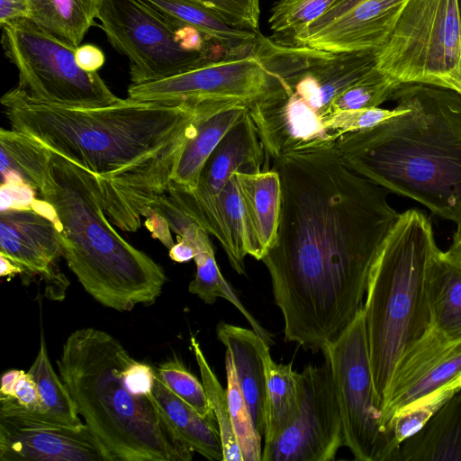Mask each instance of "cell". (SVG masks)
<instances>
[{
    "label": "cell",
    "mask_w": 461,
    "mask_h": 461,
    "mask_svg": "<svg viewBox=\"0 0 461 461\" xmlns=\"http://www.w3.org/2000/svg\"><path fill=\"white\" fill-rule=\"evenodd\" d=\"M281 182L276 235L261 259L285 339L314 353L363 306L374 263L400 213L387 192L354 172L333 144L274 159Z\"/></svg>",
    "instance_id": "6da1fadb"
},
{
    "label": "cell",
    "mask_w": 461,
    "mask_h": 461,
    "mask_svg": "<svg viewBox=\"0 0 461 461\" xmlns=\"http://www.w3.org/2000/svg\"><path fill=\"white\" fill-rule=\"evenodd\" d=\"M212 102L196 104L129 98L98 108L38 103L17 88L1 98L12 129L93 174L105 213L124 231L165 194L187 140Z\"/></svg>",
    "instance_id": "7a4b0ae2"
},
{
    "label": "cell",
    "mask_w": 461,
    "mask_h": 461,
    "mask_svg": "<svg viewBox=\"0 0 461 461\" xmlns=\"http://www.w3.org/2000/svg\"><path fill=\"white\" fill-rule=\"evenodd\" d=\"M391 100L399 114L342 135L335 149L354 172L461 230V95L435 85L402 84Z\"/></svg>",
    "instance_id": "3957f363"
},
{
    "label": "cell",
    "mask_w": 461,
    "mask_h": 461,
    "mask_svg": "<svg viewBox=\"0 0 461 461\" xmlns=\"http://www.w3.org/2000/svg\"><path fill=\"white\" fill-rule=\"evenodd\" d=\"M103 461H190L153 396L156 371L100 330L72 332L56 361Z\"/></svg>",
    "instance_id": "277c9868"
},
{
    "label": "cell",
    "mask_w": 461,
    "mask_h": 461,
    "mask_svg": "<svg viewBox=\"0 0 461 461\" xmlns=\"http://www.w3.org/2000/svg\"><path fill=\"white\" fill-rule=\"evenodd\" d=\"M50 151L38 194L53 209L69 269L105 307L130 312L153 304L167 280L164 268L113 229L96 177Z\"/></svg>",
    "instance_id": "5b68a950"
},
{
    "label": "cell",
    "mask_w": 461,
    "mask_h": 461,
    "mask_svg": "<svg viewBox=\"0 0 461 461\" xmlns=\"http://www.w3.org/2000/svg\"><path fill=\"white\" fill-rule=\"evenodd\" d=\"M437 249L428 216L409 209L400 213L370 271L363 310L381 411L400 357L431 327L427 271Z\"/></svg>",
    "instance_id": "8992f818"
},
{
    "label": "cell",
    "mask_w": 461,
    "mask_h": 461,
    "mask_svg": "<svg viewBox=\"0 0 461 461\" xmlns=\"http://www.w3.org/2000/svg\"><path fill=\"white\" fill-rule=\"evenodd\" d=\"M2 27V46L18 70V86L32 101L73 109L116 104L115 95L97 72L83 70L73 49L28 18Z\"/></svg>",
    "instance_id": "52a82bcc"
},
{
    "label": "cell",
    "mask_w": 461,
    "mask_h": 461,
    "mask_svg": "<svg viewBox=\"0 0 461 461\" xmlns=\"http://www.w3.org/2000/svg\"><path fill=\"white\" fill-rule=\"evenodd\" d=\"M461 64L457 0H408L375 67L399 84L448 87Z\"/></svg>",
    "instance_id": "ba28073f"
},
{
    "label": "cell",
    "mask_w": 461,
    "mask_h": 461,
    "mask_svg": "<svg viewBox=\"0 0 461 461\" xmlns=\"http://www.w3.org/2000/svg\"><path fill=\"white\" fill-rule=\"evenodd\" d=\"M321 351L331 370L345 447L358 461H393L399 447L384 425L377 402L363 306Z\"/></svg>",
    "instance_id": "9c48e42d"
},
{
    "label": "cell",
    "mask_w": 461,
    "mask_h": 461,
    "mask_svg": "<svg viewBox=\"0 0 461 461\" xmlns=\"http://www.w3.org/2000/svg\"><path fill=\"white\" fill-rule=\"evenodd\" d=\"M97 20L112 47L130 62L131 84H143L184 73L217 59L184 50L180 23L146 0H101Z\"/></svg>",
    "instance_id": "30bf717a"
},
{
    "label": "cell",
    "mask_w": 461,
    "mask_h": 461,
    "mask_svg": "<svg viewBox=\"0 0 461 461\" xmlns=\"http://www.w3.org/2000/svg\"><path fill=\"white\" fill-rule=\"evenodd\" d=\"M285 86V81L252 52L209 62L160 80L131 84L127 98L186 104L220 101L248 107Z\"/></svg>",
    "instance_id": "8fae6325"
},
{
    "label": "cell",
    "mask_w": 461,
    "mask_h": 461,
    "mask_svg": "<svg viewBox=\"0 0 461 461\" xmlns=\"http://www.w3.org/2000/svg\"><path fill=\"white\" fill-rule=\"evenodd\" d=\"M345 437L329 362L300 373V408L275 441L264 444L262 461H331Z\"/></svg>",
    "instance_id": "7c38bea8"
},
{
    "label": "cell",
    "mask_w": 461,
    "mask_h": 461,
    "mask_svg": "<svg viewBox=\"0 0 461 461\" xmlns=\"http://www.w3.org/2000/svg\"><path fill=\"white\" fill-rule=\"evenodd\" d=\"M408 0H339L292 42L339 54L379 50Z\"/></svg>",
    "instance_id": "4fadbf2b"
},
{
    "label": "cell",
    "mask_w": 461,
    "mask_h": 461,
    "mask_svg": "<svg viewBox=\"0 0 461 461\" xmlns=\"http://www.w3.org/2000/svg\"><path fill=\"white\" fill-rule=\"evenodd\" d=\"M447 386L461 388V339H451L430 327L394 368L382 410L385 429L398 411Z\"/></svg>",
    "instance_id": "5bb4252c"
},
{
    "label": "cell",
    "mask_w": 461,
    "mask_h": 461,
    "mask_svg": "<svg viewBox=\"0 0 461 461\" xmlns=\"http://www.w3.org/2000/svg\"><path fill=\"white\" fill-rule=\"evenodd\" d=\"M2 461H103L87 429L52 425L27 415L13 397L0 396Z\"/></svg>",
    "instance_id": "9a60e30c"
},
{
    "label": "cell",
    "mask_w": 461,
    "mask_h": 461,
    "mask_svg": "<svg viewBox=\"0 0 461 461\" xmlns=\"http://www.w3.org/2000/svg\"><path fill=\"white\" fill-rule=\"evenodd\" d=\"M0 255L19 266L22 275L44 280L49 299L66 296L68 281L57 266L63 256L60 237L49 215L33 208L1 211Z\"/></svg>",
    "instance_id": "2e32d148"
},
{
    "label": "cell",
    "mask_w": 461,
    "mask_h": 461,
    "mask_svg": "<svg viewBox=\"0 0 461 461\" xmlns=\"http://www.w3.org/2000/svg\"><path fill=\"white\" fill-rule=\"evenodd\" d=\"M267 153L247 113L229 130L205 161L197 185L187 191L169 182L166 194L194 221L208 209L235 172L262 171Z\"/></svg>",
    "instance_id": "e0dca14e"
},
{
    "label": "cell",
    "mask_w": 461,
    "mask_h": 461,
    "mask_svg": "<svg viewBox=\"0 0 461 461\" xmlns=\"http://www.w3.org/2000/svg\"><path fill=\"white\" fill-rule=\"evenodd\" d=\"M240 197L247 255L261 260L273 244L281 208V182L272 169L235 172Z\"/></svg>",
    "instance_id": "ac0fdd59"
},
{
    "label": "cell",
    "mask_w": 461,
    "mask_h": 461,
    "mask_svg": "<svg viewBox=\"0 0 461 461\" xmlns=\"http://www.w3.org/2000/svg\"><path fill=\"white\" fill-rule=\"evenodd\" d=\"M216 333L232 359L255 427L264 437L267 397L265 353L270 348V344L254 330L223 321L218 324Z\"/></svg>",
    "instance_id": "d6986e66"
},
{
    "label": "cell",
    "mask_w": 461,
    "mask_h": 461,
    "mask_svg": "<svg viewBox=\"0 0 461 461\" xmlns=\"http://www.w3.org/2000/svg\"><path fill=\"white\" fill-rule=\"evenodd\" d=\"M244 104L214 102L202 113L195 133L187 140L173 172L170 183L194 190L201 170L229 130L247 113Z\"/></svg>",
    "instance_id": "ffe728a7"
},
{
    "label": "cell",
    "mask_w": 461,
    "mask_h": 461,
    "mask_svg": "<svg viewBox=\"0 0 461 461\" xmlns=\"http://www.w3.org/2000/svg\"><path fill=\"white\" fill-rule=\"evenodd\" d=\"M393 461H461V390L399 445Z\"/></svg>",
    "instance_id": "44dd1931"
},
{
    "label": "cell",
    "mask_w": 461,
    "mask_h": 461,
    "mask_svg": "<svg viewBox=\"0 0 461 461\" xmlns=\"http://www.w3.org/2000/svg\"><path fill=\"white\" fill-rule=\"evenodd\" d=\"M431 327L446 337L461 339V258L436 249L427 271Z\"/></svg>",
    "instance_id": "7402d4cb"
},
{
    "label": "cell",
    "mask_w": 461,
    "mask_h": 461,
    "mask_svg": "<svg viewBox=\"0 0 461 461\" xmlns=\"http://www.w3.org/2000/svg\"><path fill=\"white\" fill-rule=\"evenodd\" d=\"M155 402L176 435L194 452L209 460H223V448L214 417H203L171 392L156 372Z\"/></svg>",
    "instance_id": "603a6c76"
},
{
    "label": "cell",
    "mask_w": 461,
    "mask_h": 461,
    "mask_svg": "<svg viewBox=\"0 0 461 461\" xmlns=\"http://www.w3.org/2000/svg\"><path fill=\"white\" fill-rule=\"evenodd\" d=\"M101 0H28V19L77 49L97 19Z\"/></svg>",
    "instance_id": "cb8c5ba5"
},
{
    "label": "cell",
    "mask_w": 461,
    "mask_h": 461,
    "mask_svg": "<svg viewBox=\"0 0 461 461\" xmlns=\"http://www.w3.org/2000/svg\"><path fill=\"white\" fill-rule=\"evenodd\" d=\"M175 21L190 25L227 49L230 57L252 53L259 32L233 27L212 10L189 0H146Z\"/></svg>",
    "instance_id": "d4e9b609"
},
{
    "label": "cell",
    "mask_w": 461,
    "mask_h": 461,
    "mask_svg": "<svg viewBox=\"0 0 461 461\" xmlns=\"http://www.w3.org/2000/svg\"><path fill=\"white\" fill-rule=\"evenodd\" d=\"M267 376L264 444L275 441L295 420L300 408V373L292 363H276L265 353Z\"/></svg>",
    "instance_id": "484cf974"
},
{
    "label": "cell",
    "mask_w": 461,
    "mask_h": 461,
    "mask_svg": "<svg viewBox=\"0 0 461 461\" xmlns=\"http://www.w3.org/2000/svg\"><path fill=\"white\" fill-rule=\"evenodd\" d=\"M28 373L37 384L45 413L41 417L34 416L18 403L27 415L49 424L73 429L86 428L69 392L51 366L42 332L40 349Z\"/></svg>",
    "instance_id": "4316f807"
},
{
    "label": "cell",
    "mask_w": 461,
    "mask_h": 461,
    "mask_svg": "<svg viewBox=\"0 0 461 461\" xmlns=\"http://www.w3.org/2000/svg\"><path fill=\"white\" fill-rule=\"evenodd\" d=\"M190 343L210 407L217 421L223 448V461H243L231 425L226 390L222 388L208 364L195 337L191 336Z\"/></svg>",
    "instance_id": "83f0119b"
},
{
    "label": "cell",
    "mask_w": 461,
    "mask_h": 461,
    "mask_svg": "<svg viewBox=\"0 0 461 461\" xmlns=\"http://www.w3.org/2000/svg\"><path fill=\"white\" fill-rule=\"evenodd\" d=\"M339 0H279L271 11L269 28L274 41L292 44L310 24L323 15Z\"/></svg>",
    "instance_id": "f1b7e54d"
},
{
    "label": "cell",
    "mask_w": 461,
    "mask_h": 461,
    "mask_svg": "<svg viewBox=\"0 0 461 461\" xmlns=\"http://www.w3.org/2000/svg\"><path fill=\"white\" fill-rule=\"evenodd\" d=\"M225 370L230 420L243 461H262V436L255 427L228 352L225 355Z\"/></svg>",
    "instance_id": "f546056e"
},
{
    "label": "cell",
    "mask_w": 461,
    "mask_h": 461,
    "mask_svg": "<svg viewBox=\"0 0 461 461\" xmlns=\"http://www.w3.org/2000/svg\"><path fill=\"white\" fill-rule=\"evenodd\" d=\"M400 86L392 77L374 67L333 100L330 115L341 111L379 107L392 98Z\"/></svg>",
    "instance_id": "4dcf8cb0"
},
{
    "label": "cell",
    "mask_w": 461,
    "mask_h": 461,
    "mask_svg": "<svg viewBox=\"0 0 461 461\" xmlns=\"http://www.w3.org/2000/svg\"><path fill=\"white\" fill-rule=\"evenodd\" d=\"M457 386H447L423 396L398 411L388 423V430L399 445L419 431L425 423L457 392Z\"/></svg>",
    "instance_id": "1f68e13d"
},
{
    "label": "cell",
    "mask_w": 461,
    "mask_h": 461,
    "mask_svg": "<svg viewBox=\"0 0 461 461\" xmlns=\"http://www.w3.org/2000/svg\"><path fill=\"white\" fill-rule=\"evenodd\" d=\"M162 383L203 417H214L203 383L177 358L163 362L157 368ZM215 418V417H214Z\"/></svg>",
    "instance_id": "d6a6232c"
},
{
    "label": "cell",
    "mask_w": 461,
    "mask_h": 461,
    "mask_svg": "<svg viewBox=\"0 0 461 461\" xmlns=\"http://www.w3.org/2000/svg\"><path fill=\"white\" fill-rule=\"evenodd\" d=\"M400 113V109L396 107L392 110L375 107L334 113L326 123L329 140L335 143L346 133L372 128Z\"/></svg>",
    "instance_id": "836d02e7"
},
{
    "label": "cell",
    "mask_w": 461,
    "mask_h": 461,
    "mask_svg": "<svg viewBox=\"0 0 461 461\" xmlns=\"http://www.w3.org/2000/svg\"><path fill=\"white\" fill-rule=\"evenodd\" d=\"M218 14L228 24L258 32L259 0H189Z\"/></svg>",
    "instance_id": "e575fe53"
},
{
    "label": "cell",
    "mask_w": 461,
    "mask_h": 461,
    "mask_svg": "<svg viewBox=\"0 0 461 461\" xmlns=\"http://www.w3.org/2000/svg\"><path fill=\"white\" fill-rule=\"evenodd\" d=\"M36 194L37 192L25 183H2L0 187L1 211L32 209L37 198Z\"/></svg>",
    "instance_id": "d590c367"
},
{
    "label": "cell",
    "mask_w": 461,
    "mask_h": 461,
    "mask_svg": "<svg viewBox=\"0 0 461 461\" xmlns=\"http://www.w3.org/2000/svg\"><path fill=\"white\" fill-rule=\"evenodd\" d=\"M15 401L30 413L41 417L45 413L37 384L30 373L21 370L14 388Z\"/></svg>",
    "instance_id": "8d00e7d4"
},
{
    "label": "cell",
    "mask_w": 461,
    "mask_h": 461,
    "mask_svg": "<svg viewBox=\"0 0 461 461\" xmlns=\"http://www.w3.org/2000/svg\"><path fill=\"white\" fill-rule=\"evenodd\" d=\"M141 217H145V225L153 238L158 239L167 249L174 246L170 227L166 219L154 208L149 206L142 210Z\"/></svg>",
    "instance_id": "74e56055"
},
{
    "label": "cell",
    "mask_w": 461,
    "mask_h": 461,
    "mask_svg": "<svg viewBox=\"0 0 461 461\" xmlns=\"http://www.w3.org/2000/svg\"><path fill=\"white\" fill-rule=\"evenodd\" d=\"M75 58L77 65L87 72H97L105 61L103 50L90 43L78 46L75 51Z\"/></svg>",
    "instance_id": "f35d334b"
},
{
    "label": "cell",
    "mask_w": 461,
    "mask_h": 461,
    "mask_svg": "<svg viewBox=\"0 0 461 461\" xmlns=\"http://www.w3.org/2000/svg\"><path fill=\"white\" fill-rule=\"evenodd\" d=\"M28 0H0V24L28 17Z\"/></svg>",
    "instance_id": "ab89813d"
},
{
    "label": "cell",
    "mask_w": 461,
    "mask_h": 461,
    "mask_svg": "<svg viewBox=\"0 0 461 461\" xmlns=\"http://www.w3.org/2000/svg\"><path fill=\"white\" fill-rule=\"evenodd\" d=\"M195 249L194 246L182 239H177V242L169 249L170 258L177 263H185L194 259Z\"/></svg>",
    "instance_id": "60d3db41"
},
{
    "label": "cell",
    "mask_w": 461,
    "mask_h": 461,
    "mask_svg": "<svg viewBox=\"0 0 461 461\" xmlns=\"http://www.w3.org/2000/svg\"><path fill=\"white\" fill-rule=\"evenodd\" d=\"M21 370L12 369L5 372L1 379L0 395L14 397L15 384Z\"/></svg>",
    "instance_id": "b9f144b4"
},
{
    "label": "cell",
    "mask_w": 461,
    "mask_h": 461,
    "mask_svg": "<svg viewBox=\"0 0 461 461\" xmlns=\"http://www.w3.org/2000/svg\"><path fill=\"white\" fill-rule=\"evenodd\" d=\"M0 262H1V270L0 276L2 277H14L16 275H22V268L14 263L12 260L7 258L6 257L0 255Z\"/></svg>",
    "instance_id": "7bdbcfd3"
},
{
    "label": "cell",
    "mask_w": 461,
    "mask_h": 461,
    "mask_svg": "<svg viewBox=\"0 0 461 461\" xmlns=\"http://www.w3.org/2000/svg\"><path fill=\"white\" fill-rule=\"evenodd\" d=\"M448 251L461 258V230H456Z\"/></svg>",
    "instance_id": "ee69618b"
},
{
    "label": "cell",
    "mask_w": 461,
    "mask_h": 461,
    "mask_svg": "<svg viewBox=\"0 0 461 461\" xmlns=\"http://www.w3.org/2000/svg\"><path fill=\"white\" fill-rule=\"evenodd\" d=\"M448 88H452L457 91L461 95V64L458 71L456 75L451 78Z\"/></svg>",
    "instance_id": "f6af8a7d"
},
{
    "label": "cell",
    "mask_w": 461,
    "mask_h": 461,
    "mask_svg": "<svg viewBox=\"0 0 461 461\" xmlns=\"http://www.w3.org/2000/svg\"><path fill=\"white\" fill-rule=\"evenodd\" d=\"M457 3H458V9H459V14H460V19H461V0H457Z\"/></svg>",
    "instance_id": "bcb514c9"
}]
</instances>
